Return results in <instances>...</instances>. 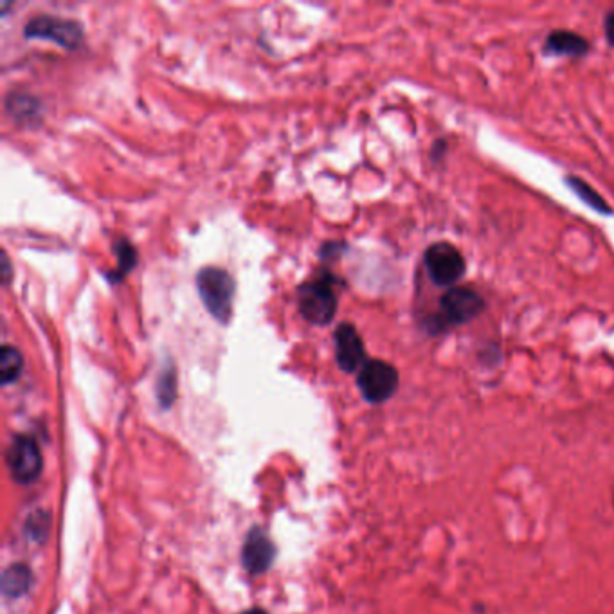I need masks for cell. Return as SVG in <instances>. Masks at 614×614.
Masks as SVG:
<instances>
[{
  "label": "cell",
  "mask_w": 614,
  "mask_h": 614,
  "mask_svg": "<svg viewBox=\"0 0 614 614\" xmlns=\"http://www.w3.org/2000/svg\"><path fill=\"white\" fill-rule=\"evenodd\" d=\"M487 308L485 298L472 287H452L445 290L438 301V310L424 319V330L429 335L447 334L452 328L469 325Z\"/></svg>",
  "instance_id": "cell-1"
},
{
  "label": "cell",
  "mask_w": 614,
  "mask_h": 614,
  "mask_svg": "<svg viewBox=\"0 0 614 614\" xmlns=\"http://www.w3.org/2000/svg\"><path fill=\"white\" fill-rule=\"evenodd\" d=\"M197 290L204 307L218 323L227 325L233 316L236 281L226 269L204 267L197 274Z\"/></svg>",
  "instance_id": "cell-2"
},
{
  "label": "cell",
  "mask_w": 614,
  "mask_h": 614,
  "mask_svg": "<svg viewBox=\"0 0 614 614\" xmlns=\"http://www.w3.org/2000/svg\"><path fill=\"white\" fill-rule=\"evenodd\" d=\"M298 305L301 316L312 325L325 326L337 312V287L330 272H321L316 278L299 285Z\"/></svg>",
  "instance_id": "cell-3"
},
{
  "label": "cell",
  "mask_w": 614,
  "mask_h": 614,
  "mask_svg": "<svg viewBox=\"0 0 614 614\" xmlns=\"http://www.w3.org/2000/svg\"><path fill=\"white\" fill-rule=\"evenodd\" d=\"M424 267L429 280L438 289H452L465 276L467 262L452 242H434L425 249Z\"/></svg>",
  "instance_id": "cell-4"
},
{
  "label": "cell",
  "mask_w": 614,
  "mask_h": 614,
  "mask_svg": "<svg viewBox=\"0 0 614 614\" xmlns=\"http://www.w3.org/2000/svg\"><path fill=\"white\" fill-rule=\"evenodd\" d=\"M400 384L398 370L382 359H368L357 373V386L361 395L370 404H384L397 393Z\"/></svg>",
  "instance_id": "cell-5"
},
{
  "label": "cell",
  "mask_w": 614,
  "mask_h": 614,
  "mask_svg": "<svg viewBox=\"0 0 614 614\" xmlns=\"http://www.w3.org/2000/svg\"><path fill=\"white\" fill-rule=\"evenodd\" d=\"M6 461H8L11 478L20 485L35 483L44 469L42 451L38 447L37 440L29 434L13 436L8 452H6Z\"/></svg>",
  "instance_id": "cell-6"
},
{
  "label": "cell",
  "mask_w": 614,
  "mask_h": 614,
  "mask_svg": "<svg viewBox=\"0 0 614 614\" xmlns=\"http://www.w3.org/2000/svg\"><path fill=\"white\" fill-rule=\"evenodd\" d=\"M24 37L51 40L65 49H76L83 42V28L76 20L38 15L26 24Z\"/></svg>",
  "instance_id": "cell-7"
},
{
  "label": "cell",
  "mask_w": 614,
  "mask_h": 614,
  "mask_svg": "<svg viewBox=\"0 0 614 614\" xmlns=\"http://www.w3.org/2000/svg\"><path fill=\"white\" fill-rule=\"evenodd\" d=\"M335 361L341 370L346 373H359L362 366L368 361L366 348L362 337L352 323H341L335 328Z\"/></svg>",
  "instance_id": "cell-8"
},
{
  "label": "cell",
  "mask_w": 614,
  "mask_h": 614,
  "mask_svg": "<svg viewBox=\"0 0 614 614\" xmlns=\"http://www.w3.org/2000/svg\"><path fill=\"white\" fill-rule=\"evenodd\" d=\"M276 557V548L269 535L260 526H254L245 537L242 546V564L251 575H262L271 568Z\"/></svg>",
  "instance_id": "cell-9"
},
{
  "label": "cell",
  "mask_w": 614,
  "mask_h": 614,
  "mask_svg": "<svg viewBox=\"0 0 614 614\" xmlns=\"http://www.w3.org/2000/svg\"><path fill=\"white\" fill-rule=\"evenodd\" d=\"M589 51H591L589 40L568 29H553L551 33H548L544 46H542L544 55L557 56V58L562 56V58H571V60L586 58Z\"/></svg>",
  "instance_id": "cell-10"
},
{
  "label": "cell",
  "mask_w": 614,
  "mask_h": 614,
  "mask_svg": "<svg viewBox=\"0 0 614 614\" xmlns=\"http://www.w3.org/2000/svg\"><path fill=\"white\" fill-rule=\"evenodd\" d=\"M564 182H566L569 190L575 193V197L586 204L587 208L593 209L598 215H604V217H611L613 215L614 209L609 206V202L589 182L584 181L582 177L568 175V177H564Z\"/></svg>",
  "instance_id": "cell-11"
},
{
  "label": "cell",
  "mask_w": 614,
  "mask_h": 614,
  "mask_svg": "<svg viewBox=\"0 0 614 614\" xmlns=\"http://www.w3.org/2000/svg\"><path fill=\"white\" fill-rule=\"evenodd\" d=\"M33 584V573L26 564H11L2 575V593L8 598L26 595Z\"/></svg>",
  "instance_id": "cell-12"
},
{
  "label": "cell",
  "mask_w": 614,
  "mask_h": 614,
  "mask_svg": "<svg viewBox=\"0 0 614 614\" xmlns=\"http://www.w3.org/2000/svg\"><path fill=\"white\" fill-rule=\"evenodd\" d=\"M114 253H116V258H118V269L109 272V274H105V276H107L112 283H118V281L123 280L127 274L134 271L137 260H139V254H137L136 247L130 244L127 238H118V240L114 242Z\"/></svg>",
  "instance_id": "cell-13"
},
{
  "label": "cell",
  "mask_w": 614,
  "mask_h": 614,
  "mask_svg": "<svg viewBox=\"0 0 614 614\" xmlns=\"http://www.w3.org/2000/svg\"><path fill=\"white\" fill-rule=\"evenodd\" d=\"M22 370H24L22 353L15 346L4 344L2 350H0V382H2V386H10L13 382H17Z\"/></svg>",
  "instance_id": "cell-14"
},
{
  "label": "cell",
  "mask_w": 614,
  "mask_h": 614,
  "mask_svg": "<svg viewBox=\"0 0 614 614\" xmlns=\"http://www.w3.org/2000/svg\"><path fill=\"white\" fill-rule=\"evenodd\" d=\"M177 398V370L175 364L168 362L157 379V400L163 409L173 406Z\"/></svg>",
  "instance_id": "cell-15"
},
{
  "label": "cell",
  "mask_w": 614,
  "mask_h": 614,
  "mask_svg": "<svg viewBox=\"0 0 614 614\" xmlns=\"http://www.w3.org/2000/svg\"><path fill=\"white\" fill-rule=\"evenodd\" d=\"M6 109H8L13 118L29 121V119L37 116L40 105H38L37 100H33L28 94L13 92V94L8 96V100H6Z\"/></svg>",
  "instance_id": "cell-16"
},
{
  "label": "cell",
  "mask_w": 614,
  "mask_h": 614,
  "mask_svg": "<svg viewBox=\"0 0 614 614\" xmlns=\"http://www.w3.org/2000/svg\"><path fill=\"white\" fill-rule=\"evenodd\" d=\"M49 528H51V519H49V514H46L44 510H37L35 514L29 515L28 521H26V535H28L31 541H46Z\"/></svg>",
  "instance_id": "cell-17"
},
{
  "label": "cell",
  "mask_w": 614,
  "mask_h": 614,
  "mask_svg": "<svg viewBox=\"0 0 614 614\" xmlns=\"http://www.w3.org/2000/svg\"><path fill=\"white\" fill-rule=\"evenodd\" d=\"M604 33L607 44H609V47H613L614 49V10L609 11V13L605 15Z\"/></svg>",
  "instance_id": "cell-18"
},
{
  "label": "cell",
  "mask_w": 614,
  "mask_h": 614,
  "mask_svg": "<svg viewBox=\"0 0 614 614\" xmlns=\"http://www.w3.org/2000/svg\"><path fill=\"white\" fill-rule=\"evenodd\" d=\"M445 152H447V143L445 141H436L433 146V152H431L433 161H442Z\"/></svg>",
  "instance_id": "cell-19"
},
{
  "label": "cell",
  "mask_w": 614,
  "mask_h": 614,
  "mask_svg": "<svg viewBox=\"0 0 614 614\" xmlns=\"http://www.w3.org/2000/svg\"><path fill=\"white\" fill-rule=\"evenodd\" d=\"M2 278H4V285H10V280H11L10 258H8V254L6 253H2Z\"/></svg>",
  "instance_id": "cell-20"
},
{
  "label": "cell",
  "mask_w": 614,
  "mask_h": 614,
  "mask_svg": "<svg viewBox=\"0 0 614 614\" xmlns=\"http://www.w3.org/2000/svg\"><path fill=\"white\" fill-rule=\"evenodd\" d=\"M242 614H269L267 611H263V609H249V611H244Z\"/></svg>",
  "instance_id": "cell-21"
}]
</instances>
